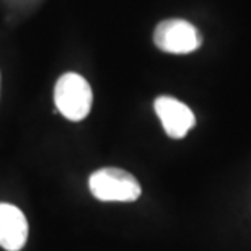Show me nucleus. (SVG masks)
<instances>
[{"mask_svg": "<svg viewBox=\"0 0 251 251\" xmlns=\"http://www.w3.org/2000/svg\"><path fill=\"white\" fill-rule=\"evenodd\" d=\"M88 188L103 202H134L142 193L137 178L121 168L97 170L88 179Z\"/></svg>", "mask_w": 251, "mask_h": 251, "instance_id": "2", "label": "nucleus"}, {"mask_svg": "<svg viewBox=\"0 0 251 251\" xmlns=\"http://www.w3.org/2000/svg\"><path fill=\"white\" fill-rule=\"evenodd\" d=\"M57 111L69 121H82L92 111L93 92L82 75L69 72L57 80L54 88Z\"/></svg>", "mask_w": 251, "mask_h": 251, "instance_id": "1", "label": "nucleus"}, {"mask_svg": "<svg viewBox=\"0 0 251 251\" xmlns=\"http://www.w3.org/2000/svg\"><path fill=\"white\" fill-rule=\"evenodd\" d=\"M28 240V220L17 205L0 202V247L20 251Z\"/></svg>", "mask_w": 251, "mask_h": 251, "instance_id": "5", "label": "nucleus"}, {"mask_svg": "<svg viewBox=\"0 0 251 251\" xmlns=\"http://www.w3.org/2000/svg\"><path fill=\"white\" fill-rule=\"evenodd\" d=\"M153 43L163 52L189 54L202 44V36L198 28L186 20L172 18L158 23L153 33Z\"/></svg>", "mask_w": 251, "mask_h": 251, "instance_id": "3", "label": "nucleus"}, {"mask_svg": "<svg viewBox=\"0 0 251 251\" xmlns=\"http://www.w3.org/2000/svg\"><path fill=\"white\" fill-rule=\"evenodd\" d=\"M155 113L162 121L167 135L172 139L186 137L189 129L196 124L194 113L173 97H158L155 100Z\"/></svg>", "mask_w": 251, "mask_h": 251, "instance_id": "4", "label": "nucleus"}]
</instances>
